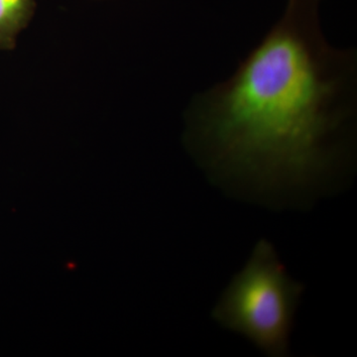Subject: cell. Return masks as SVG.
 Instances as JSON below:
<instances>
[{"instance_id":"1","label":"cell","mask_w":357,"mask_h":357,"mask_svg":"<svg viewBox=\"0 0 357 357\" xmlns=\"http://www.w3.org/2000/svg\"><path fill=\"white\" fill-rule=\"evenodd\" d=\"M321 0H288L236 74L196 100L194 149L220 187L265 206L311 203L344 163L356 57L326 43Z\"/></svg>"},{"instance_id":"2","label":"cell","mask_w":357,"mask_h":357,"mask_svg":"<svg viewBox=\"0 0 357 357\" xmlns=\"http://www.w3.org/2000/svg\"><path fill=\"white\" fill-rule=\"evenodd\" d=\"M304 291L305 286L288 274L273 244L260 239L220 296L211 317L267 356L286 357Z\"/></svg>"},{"instance_id":"3","label":"cell","mask_w":357,"mask_h":357,"mask_svg":"<svg viewBox=\"0 0 357 357\" xmlns=\"http://www.w3.org/2000/svg\"><path fill=\"white\" fill-rule=\"evenodd\" d=\"M36 0H0V50L13 51L32 20Z\"/></svg>"}]
</instances>
